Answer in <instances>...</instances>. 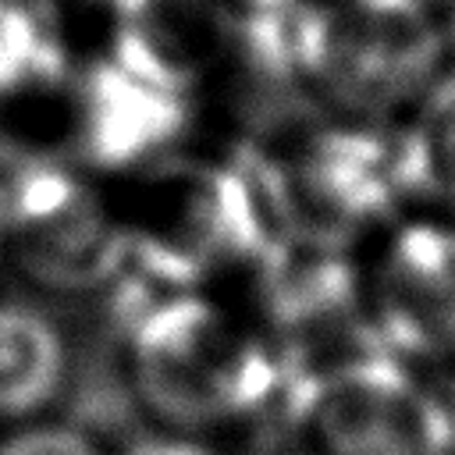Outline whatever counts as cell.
<instances>
[{"label": "cell", "instance_id": "12", "mask_svg": "<svg viewBox=\"0 0 455 455\" xmlns=\"http://www.w3.org/2000/svg\"><path fill=\"white\" fill-rule=\"evenodd\" d=\"M117 455H213V448L203 441V434H188V430H153L139 441H132L124 451Z\"/></svg>", "mask_w": 455, "mask_h": 455}, {"label": "cell", "instance_id": "6", "mask_svg": "<svg viewBox=\"0 0 455 455\" xmlns=\"http://www.w3.org/2000/svg\"><path fill=\"white\" fill-rule=\"evenodd\" d=\"M192 121L188 96L124 71L107 53L71 78V142L92 171L142 174L178 156Z\"/></svg>", "mask_w": 455, "mask_h": 455}, {"label": "cell", "instance_id": "13", "mask_svg": "<svg viewBox=\"0 0 455 455\" xmlns=\"http://www.w3.org/2000/svg\"><path fill=\"white\" fill-rule=\"evenodd\" d=\"M295 4H299V0H224V7L235 14V21L277 14V11H288V7H295Z\"/></svg>", "mask_w": 455, "mask_h": 455}, {"label": "cell", "instance_id": "5", "mask_svg": "<svg viewBox=\"0 0 455 455\" xmlns=\"http://www.w3.org/2000/svg\"><path fill=\"white\" fill-rule=\"evenodd\" d=\"M359 302L391 359L455 366V213L416 206L373 231Z\"/></svg>", "mask_w": 455, "mask_h": 455}, {"label": "cell", "instance_id": "14", "mask_svg": "<svg viewBox=\"0 0 455 455\" xmlns=\"http://www.w3.org/2000/svg\"><path fill=\"white\" fill-rule=\"evenodd\" d=\"M370 4L395 7V11H412V14H427V18H441V21L451 7V0H370Z\"/></svg>", "mask_w": 455, "mask_h": 455}, {"label": "cell", "instance_id": "11", "mask_svg": "<svg viewBox=\"0 0 455 455\" xmlns=\"http://www.w3.org/2000/svg\"><path fill=\"white\" fill-rule=\"evenodd\" d=\"M0 455H117L92 430L43 416L0 430Z\"/></svg>", "mask_w": 455, "mask_h": 455}, {"label": "cell", "instance_id": "8", "mask_svg": "<svg viewBox=\"0 0 455 455\" xmlns=\"http://www.w3.org/2000/svg\"><path fill=\"white\" fill-rule=\"evenodd\" d=\"M68 384L64 327L28 299H0V430L50 416Z\"/></svg>", "mask_w": 455, "mask_h": 455}, {"label": "cell", "instance_id": "2", "mask_svg": "<svg viewBox=\"0 0 455 455\" xmlns=\"http://www.w3.org/2000/svg\"><path fill=\"white\" fill-rule=\"evenodd\" d=\"M160 288V284H156ZM132 327V384L171 430L203 427L245 412L267 384L263 348L228 309L196 288H160Z\"/></svg>", "mask_w": 455, "mask_h": 455}, {"label": "cell", "instance_id": "1", "mask_svg": "<svg viewBox=\"0 0 455 455\" xmlns=\"http://www.w3.org/2000/svg\"><path fill=\"white\" fill-rule=\"evenodd\" d=\"M444 21L370 0H299L242 18L235 57L274 85L299 89L334 117L398 124L444 53Z\"/></svg>", "mask_w": 455, "mask_h": 455}, {"label": "cell", "instance_id": "4", "mask_svg": "<svg viewBox=\"0 0 455 455\" xmlns=\"http://www.w3.org/2000/svg\"><path fill=\"white\" fill-rule=\"evenodd\" d=\"M124 256L121 213L96 185L21 146L0 188V259L43 288H85Z\"/></svg>", "mask_w": 455, "mask_h": 455}, {"label": "cell", "instance_id": "10", "mask_svg": "<svg viewBox=\"0 0 455 455\" xmlns=\"http://www.w3.org/2000/svg\"><path fill=\"white\" fill-rule=\"evenodd\" d=\"M412 199L455 213V50L398 121Z\"/></svg>", "mask_w": 455, "mask_h": 455}, {"label": "cell", "instance_id": "3", "mask_svg": "<svg viewBox=\"0 0 455 455\" xmlns=\"http://www.w3.org/2000/svg\"><path fill=\"white\" fill-rule=\"evenodd\" d=\"M277 220L316 231H380L412 199L398 124L323 114L270 149H252Z\"/></svg>", "mask_w": 455, "mask_h": 455}, {"label": "cell", "instance_id": "7", "mask_svg": "<svg viewBox=\"0 0 455 455\" xmlns=\"http://www.w3.org/2000/svg\"><path fill=\"white\" fill-rule=\"evenodd\" d=\"M107 57L188 100L238 43V21L224 0H107Z\"/></svg>", "mask_w": 455, "mask_h": 455}, {"label": "cell", "instance_id": "9", "mask_svg": "<svg viewBox=\"0 0 455 455\" xmlns=\"http://www.w3.org/2000/svg\"><path fill=\"white\" fill-rule=\"evenodd\" d=\"M71 78L57 0H0V103L50 96Z\"/></svg>", "mask_w": 455, "mask_h": 455}, {"label": "cell", "instance_id": "15", "mask_svg": "<svg viewBox=\"0 0 455 455\" xmlns=\"http://www.w3.org/2000/svg\"><path fill=\"white\" fill-rule=\"evenodd\" d=\"M448 373H451V380H448V391H444V409H448V419H451V427H455V366H451Z\"/></svg>", "mask_w": 455, "mask_h": 455}]
</instances>
